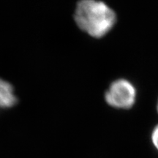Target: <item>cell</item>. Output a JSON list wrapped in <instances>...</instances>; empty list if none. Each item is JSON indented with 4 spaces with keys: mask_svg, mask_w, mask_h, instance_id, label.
Returning a JSON list of instances; mask_svg holds the SVG:
<instances>
[{
    "mask_svg": "<svg viewBox=\"0 0 158 158\" xmlns=\"http://www.w3.org/2000/svg\"><path fill=\"white\" fill-rule=\"evenodd\" d=\"M115 11L103 2L83 0L77 3L74 20L81 30L94 37L102 38L116 23Z\"/></svg>",
    "mask_w": 158,
    "mask_h": 158,
    "instance_id": "6da1fadb",
    "label": "cell"
},
{
    "mask_svg": "<svg viewBox=\"0 0 158 158\" xmlns=\"http://www.w3.org/2000/svg\"><path fill=\"white\" fill-rule=\"evenodd\" d=\"M137 90L133 83L125 78L114 81L105 93V100L110 107L128 110L135 105Z\"/></svg>",
    "mask_w": 158,
    "mask_h": 158,
    "instance_id": "7a4b0ae2",
    "label": "cell"
},
{
    "mask_svg": "<svg viewBox=\"0 0 158 158\" xmlns=\"http://www.w3.org/2000/svg\"><path fill=\"white\" fill-rule=\"evenodd\" d=\"M17 103L18 98L13 85L0 78V110L13 108Z\"/></svg>",
    "mask_w": 158,
    "mask_h": 158,
    "instance_id": "3957f363",
    "label": "cell"
},
{
    "mask_svg": "<svg viewBox=\"0 0 158 158\" xmlns=\"http://www.w3.org/2000/svg\"><path fill=\"white\" fill-rule=\"evenodd\" d=\"M151 140L153 146L158 151V124L153 128L151 134Z\"/></svg>",
    "mask_w": 158,
    "mask_h": 158,
    "instance_id": "277c9868",
    "label": "cell"
},
{
    "mask_svg": "<svg viewBox=\"0 0 158 158\" xmlns=\"http://www.w3.org/2000/svg\"><path fill=\"white\" fill-rule=\"evenodd\" d=\"M157 111L158 113V100H157Z\"/></svg>",
    "mask_w": 158,
    "mask_h": 158,
    "instance_id": "5b68a950",
    "label": "cell"
}]
</instances>
